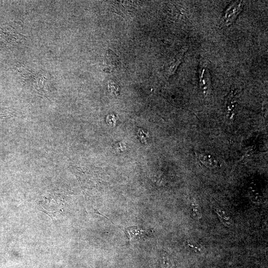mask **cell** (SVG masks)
I'll return each instance as SVG.
<instances>
[{
  "mask_svg": "<svg viewBox=\"0 0 268 268\" xmlns=\"http://www.w3.org/2000/svg\"><path fill=\"white\" fill-rule=\"evenodd\" d=\"M233 2L226 9L223 17V20L225 25H229L235 20L242 9V2Z\"/></svg>",
  "mask_w": 268,
  "mask_h": 268,
  "instance_id": "6da1fadb",
  "label": "cell"
},
{
  "mask_svg": "<svg viewBox=\"0 0 268 268\" xmlns=\"http://www.w3.org/2000/svg\"><path fill=\"white\" fill-rule=\"evenodd\" d=\"M192 213L193 214L194 216L198 218L200 216H201L200 210L199 209L198 206L195 204L192 205Z\"/></svg>",
  "mask_w": 268,
  "mask_h": 268,
  "instance_id": "ba28073f",
  "label": "cell"
},
{
  "mask_svg": "<svg viewBox=\"0 0 268 268\" xmlns=\"http://www.w3.org/2000/svg\"><path fill=\"white\" fill-rule=\"evenodd\" d=\"M120 65L118 56L111 50H108L104 61L103 70L106 72H111Z\"/></svg>",
  "mask_w": 268,
  "mask_h": 268,
  "instance_id": "7a4b0ae2",
  "label": "cell"
},
{
  "mask_svg": "<svg viewBox=\"0 0 268 268\" xmlns=\"http://www.w3.org/2000/svg\"><path fill=\"white\" fill-rule=\"evenodd\" d=\"M143 231L137 227H131L127 228L125 233L130 239H138L143 234Z\"/></svg>",
  "mask_w": 268,
  "mask_h": 268,
  "instance_id": "8992f818",
  "label": "cell"
},
{
  "mask_svg": "<svg viewBox=\"0 0 268 268\" xmlns=\"http://www.w3.org/2000/svg\"><path fill=\"white\" fill-rule=\"evenodd\" d=\"M196 154L200 162L205 167L215 168L218 166V161L212 155L203 153H196Z\"/></svg>",
  "mask_w": 268,
  "mask_h": 268,
  "instance_id": "5b68a950",
  "label": "cell"
},
{
  "mask_svg": "<svg viewBox=\"0 0 268 268\" xmlns=\"http://www.w3.org/2000/svg\"><path fill=\"white\" fill-rule=\"evenodd\" d=\"M217 213L222 222H225L226 224L229 223V217L225 215L224 211L219 210L217 211Z\"/></svg>",
  "mask_w": 268,
  "mask_h": 268,
  "instance_id": "52a82bcc",
  "label": "cell"
},
{
  "mask_svg": "<svg viewBox=\"0 0 268 268\" xmlns=\"http://www.w3.org/2000/svg\"><path fill=\"white\" fill-rule=\"evenodd\" d=\"M199 82L203 93H207L211 84L210 76L208 69L206 66L203 65V63L200 66L199 69Z\"/></svg>",
  "mask_w": 268,
  "mask_h": 268,
  "instance_id": "3957f363",
  "label": "cell"
},
{
  "mask_svg": "<svg viewBox=\"0 0 268 268\" xmlns=\"http://www.w3.org/2000/svg\"><path fill=\"white\" fill-rule=\"evenodd\" d=\"M234 95L232 92L230 93L226 100L225 115L226 119L230 121H233L235 117L236 105L237 103L234 101Z\"/></svg>",
  "mask_w": 268,
  "mask_h": 268,
  "instance_id": "277c9868",
  "label": "cell"
}]
</instances>
